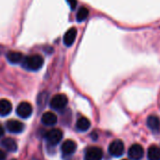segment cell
Listing matches in <instances>:
<instances>
[{"label": "cell", "mask_w": 160, "mask_h": 160, "mask_svg": "<svg viewBox=\"0 0 160 160\" xmlns=\"http://www.w3.org/2000/svg\"><path fill=\"white\" fill-rule=\"evenodd\" d=\"M21 64H22V67L27 70L37 71L42 68L44 64V59L39 54H33V55L23 57Z\"/></svg>", "instance_id": "1"}, {"label": "cell", "mask_w": 160, "mask_h": 160, "mask_svg": "<svg viewBox=\"0 0 160 160\" xmlns=\"http://www.w3.org/2000/svg\"><path fill=\"white\" fill-rule=\"evenodd\" d=\"M67 105H68V98L63 94L55 95L54 97H52V98L50 102L51 108L55 111L63 110Z\"/></svg>", "instance_id": "2"}, {"label": "cell", "mask_w": 160, "mask_h": 160, "mask_svg": "<svg viewBox=\"0 0 160 160\" xmlns=\"http://www.w3.org/2000/svg\"><path fill=\"white\" fill-rule=\"evenodd\" d=\"M63 138V132L60 129L53 128L48 131L45 135V139L47 142L51 145H56L58 144Z\"/></svg>", "instance_id": "3"}, {"label": "cell", "mask_w": 160, "mask_h": 160, "mask_svg": "<svg viewBox=\"0 0 160 160\" xmlns=\"http://www.w3.org/2000/svg\"><path fill=\"white\" fill-rule=\"evenodd\" d=\"M32 112H33V107L30 103L26 101L21 102L16 109V113L21 118H28L29 116H31Z\"/></svg>", "instance_id": "4"}, {"label": "cell", "mask_w": 160, "mask_h": 160, "mask_svg": "<svg viewBox=\"0 0 160 160\" xmlns=\"http://www.w3.org/2000/svg\"><path fill=\"white\" fill-rule=\"evenodd\" d=\"M124 151H125V145L124 142L120 140L113 141L109 146V152L112 157H116V158L121 157L124 154Z\"/></svg>", "instance_id": "5"}, {"label": "cell", "mask_w": 160, "mask_h": 160, "mask_svg": "<svg viewBox=\"0 0 160 160\" xmlns=\"http://www.w3.org/2000/svg\"><path fill=\"white\" fill-rule=\"evenodd\" d=\"M103 152L99 147L92 146L86 149L84 160H102Z\"/></svg>", "instance_id": "6"}, {"label": "cell", "mask_w": 160, "mask_h": 160, "mask_svg": "<svg viewBox=\"0 0 160 160\" xmlns=\"http://www.w3.org/2000/svg\"><path fill=\"white\" fill-rule=\"evenodd\" d=\"M143 156L144 150L140 144H134L128 150V157L132 160H141Z\"/></svg>", "instance_id": "7"}, {"label": "cell", "mask_w": 160, "mask_h": 160, "mask_svg": "<svg viewBox=\"0 0 160 160\" xmlns=\"http://www.w3.org/2000/svg\"><path fill=\"white\" fill-rule=\"evenodd\" d=\"M6 128H7L8 131H9L10 133H21L23 130L24 126L20 121H17V120H8L6 123Z\"/></svg>", "instance_id": "8"}, {"label": "cell", "mask_w": 160, "mask_h": 160, "mask_svg": "<svg viewBox=\"0 0 160 160\" xmlns=\"http://www.w3.org/2000/svg\"><path fill=\"white\" fill-rule=\"evenodd\" d=\"M77 149V144L72 140H68L64 142L61 146V151L64 156H71Z\"/></svg>", "instance_id": "9"}, {"label": "cell", "mask_w": 160, "mask_h": 160, "mask_svg": "<svg viewBox=\"0 0 160 160\" xmlns=\"http://www.w3.org/2000/svg\"><path fill=\"white\" fill-rule=\"evenodd\" d=\"M76 37H77V29L75 27H71L64 35V38H63L64 44L68 47H70L74 43Z\"/></svg>", "instance_id": "10"}, {"label": "cell", "mask_w": 160, "mask_h": 160, "mask_svg": "<svg viewBox=\"0 0 160 160\" xmlns=\"http://www.w3.org/2000/svg\"><path fill=\"white\" fill-rule=\"evenodd\" d=\"M41 122L45 126H54L57 123V116L52 112H46L41 117Z\"/></svg>", "instance_id": "11"}, {"label": "cell", "mask_w": 160, "mask_h": 160, "mask_svg": "<svg viewBox=\"0 0 160 160\" xmlns=\"http://www.w3.org/2000/svg\"><path fill=\"white\" fill-rule=\"evenodd\" d=\"M0 145L8 152H15L17 150V143L12 138H5L0 142Z\"/></svg>", "instance_id": "12"}, {"label": "cell", "mask_w": 160, "mask_h": 160, "mask_svg": "<svg viewBox=\"0 0 160 160\" xmlns=\"http://www.w3.org/2000/svg\"><path fill=\"white\" fill-rule=\"evenodd\" d=\"M12 111V104L8 99H0V116H7Z\"/></svg>", "instance_id": "13"}, {"label": "cell", "mask_w": 160, "mask_h": 160, "mask_svg": "<svg viewBox=\"0 0 160 160\" xmlns=\"http://www.w3.org/2000/svg\"><path fill=\"white\" fill-rule=\"evenodd\" d=\"M23 55L20 52H9L7 53V59L10 64H20L23 59Z\"/></svg>", "instance_id": "14"}, {"label": "cell", "mask_w": 160, "mask_h": 160, "mask_svg": "<svg viewBox=\"0 0 160 160\" xmlns=\"http://www.w3.org/2000/svg\"><path fill=\"white\" fill-rule=\"evenodd\" d=\"M90 126H91V123H90V121L86 117L79 118L77 123H76V128L79 131H82V132H84V131L88 130Z\"/></svg>", "instance_id": "15"}, {"label": "cell", "mask_w": 160, "mask_h": 160, "mask_svg": "<svg viewBox=\"0 0 160 160\" xmlns=\"http://www.w3.org/2000/svg\"><path fill=\"white\" fill-rule=\"evenodd\" d=\"M147 126L150 129H152L153 131H157L160 128V120L158 116L155 115H151L147 118Z\"/></svg>", "instance_id": "16"}, {"label": "cell", "mask_w": 160, "mask_h": 160, "mask_svg": "<svg viewBox=\"0 0 160 160\" xmlns=\"http://www.w3.org/2000/svg\"><path fill=\"white\" fill-rule=\"evenodd\" d=\"M147 157L149 160H160V148L157 145H152L148 149Z\"/></svg>", "instance_id": "17"}, {"label": "cell", "mask_w": 160, "mask_h": 160, "mask_svg": "<svg viewBox=\"0 0 160 160\" xmlns=\"http://www.w3.org/2000/svg\"><path fill=\"white\" fill-rule=\"evenodd\" d=\"M89 15V10L85 8V7H82L80 8V9L78 10L77 12V15H76V20L81 22H83L87 19Z\"/></svg>", "instance_id": "18"}, {"label": "cell", "mask_w": 160, "mask_h": 160, "mask_svg": "<svg viewBox=\"0 0 160 160\" xmlns=\"http://www.w3.org/2000/svg\"><path fill=\"white\" fill-rule=\"evenodd\" d=\"M68 4L69 5L71 9H75L77 7V0H67Z\"/></svg>", "instance_id": "19"}, {"label": "cell", "mask_w": 160, "mask_h": 160, "mask_svg": "<svg viewBox=\"0 0 160 160\" xmlns=\"http://www.w3.org/2000/svg\"><path fill=\"white\" fill-rule=\"evenodd\" d=\"M6 159V154L0 150V160H5Z\"/></svg>", "instance_id": "20"}, {"label": "cell", "mask_w": 160, "mask_h": 160, "mask_svg": "<svg viewBox=\"0 0 160 160\" xmlns=\"http://www.w3.org/2000/svg\"><path fill=\"white\" fill-rule=\"evenodd\" d=\"M4 134H5V130H4L3 127H2V126H0V138H1V137H3V136H4Z\"/></svg>", "instance_id": "21"}, {"label": "cell", "mask_w": 160, "mask_h": 160, "mask_svg": "<svg viewBox=\"0 0 160 160\" xmlns=\"http://www.w3.org/2000/svg\"><path fill=\"white\" fill-rule=\"evenodd\" d=\"M31 160H38V159H35V158H32V159Z\"/></svg>", "instance_id": "22"}, {"label": "cell", "mask_w": 160, "mask_h": 160, "mask_svg": "<svg viewBox=\"0 0 160 160\" xmlns=\"http://www.w3.org/2000/svg\"><path fill=\"white\" fill-rule=\"evenodd\" d=\"M124 160H128V159H124Z\"/></svg>", "instance_id": "23"}, {"label": "cell", "mask_w": 160, "mask_h": 160, "mask_svg": "<svg viewBox=\"0 0 160 160\" xmlns=\"http://www.w3.org/2000/svg\"><path fill=\"white\" fill-rule=\"evenodd\" d=\"M11 160H15V159H11Z\"/></svg>", "instance_id": "24"}]
</instances>
